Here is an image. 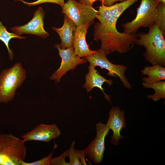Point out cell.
Masks as SVG:
<instances>
[{"mask_svg": "<svg viewBox=\"0 0 165 165\" xmlns=\"http://www.w3.org/2000/svg\"><path fill=\"white\" fill-rule=\"evenodd\" d=\"M126 0H103L101 3L105 6H109L114 4L116 2L118 1L122 2Z\"/></svg>", "mask_w": 165, "mask_h": 165, "instance_id": "obj_26", "label": "cell"}, {"mask_svg": "<svg viewBox=\"0 0 165 165\" xmlns=\"http://www.w3.org/2000/svg\"><path fill=\"white\" fill-rule=\"evenodd\" d=\"M61 133V130L56 124L41 123L23 134L21 138L25 142L28 141H37L48 143L59 137Z\"/></svg>", "mask_w": 165, "mask_h": 165, "instance_id": "obj_11", "label": "cell"}, {"mask_svg": "<svg viewBox=\"0 0 165 165\" xmlns=\"http://www.w3.org/2000/svg\"><path fill=\"white\" fill-rule=\"evenodd\" d=\"M62 9L61 13L69 17L76 26L82 24L91 25L99 13L92 6L76 0H68Z\"/></svg>", "mask_w": 165, "mask_h": 165, "instance_id": "obj_6", "label": "cell"}, {"mask_svg": "<svg viewBox=\"0 0 165 165\" xmlns=\"http://www.w3.org/2000/svg\"><path fill=\"white\" fill-rule=\"evenodd\" d=\"M138 0H127L107 6L111 14L118 20L127 9Z\"/></svg>", "mask_w": 165, "mask_h": 165, "instance_id": "obj_19", "label": "cell"}, {"mask_svg": "<svg viewBox=\"0 0 165 165\" xmlns=\"http://www.w3.org/2000/svg\"><path fill=\"white\" fill-rule=\"evenodd\" d=\"M64 24L60 28L53 27L52 29L59 35L61 39L60 46L62 49L69 48L73 46L77 26L68 16L64 15Z\"/></svg>", "mask_w": 165, "mask_h": 165, "instance_id": "obj_13", "label": "cell"}, {"mask_svg": "<svg viewBox=\"0 0 165 165\" xmlns=\"http://www.w3.org/2000/svg\"><path fill=\"white\" fill-rule=\"evenodd\" d=\"M75 142L73 141L70 147L68 149V155L69 159L70 165H81L79 156L76 150L75 149Z\"/></svg>", "mask_w": 165, "mask_h": 165, "instance_id": "obj_21", "label": "cell"}, {"mask_svg": "<svg viewBox=\"0 0 165 165\" xmlns=\"http://www.w3.org/2000/svg\"><path fill=\"white\" fill-rule=\"evenodd\" d=\"M13 38L22 39H25L26 37L17 35L12 32H9L7 30L6 27L0 21V40L2 41L6 46L8 51L9 58L10 60L13 59L14 54L9 47V43L10 40Z\"/></svg>", "mask_w": 165, "mask_h": 165, "instance_id": "obj_18", "label": "cell"}, {"mask_svg": "<svg viewBox=\"0 0 165 165\" xmlns=\"http://www.w3.org/2000/svg\"><path fill=\"white\" fill-rule=\"evenodd\" d=\"M78 1L81 3L84 4L92 6L94 2L97 1L99 0L101 2L103 0H78Z\"/></svg>", "mask_w": 165, "mask_h": 165, "instance_id": "obj_27", "label": "cell"}, {"mask_svg": "<svg viewBox=\"0 0 165 165\" xmlns=\"http://www.w3.org/2000/svg\"><path fill=\"white\" fill-rule=\"evenodd\" d=\"M90 25L82 24L76 27L73 46L75 53L80 58L93 54L96 51L90 49L86 41L87 30Z\"/></svg>", "mask_w": 165, "mask_h": 165, "instance_id": "obj_14", "label": "cell"}, {"mask_svg": "<svg viewBox=\"0 0 165 165\" xmlns=\"http://www.w3.org/2000/svg\"><path fill=\"white\" fill-rule=\"evenodd\" d=\"M21 1L24 4L27 5L29 6H34L42 3L50 2L57 4L62 8L65 3L64 0H37L32 2H28L23 0H16Z\"/></svg>", "mask_w": 165, "mask_h": 165, "instance_id": "obj_22", "label": "cell"}, {"mask_svg": "<svg viewBox=\"0 0 165 165\" xmlns=\"http://www.w3.org/2000/svg\"><path fill=\"white\" fill-rule=\"evenodd\" d=\"M75 150L79 154L80 159V162L82 165H86L85 160L86 154L83 150H78L77 149H75Z\"/></svg>", "mask_w": 165, "mask_h": 165, "instance_id": "obj_25", "label": "cell"}, {"mask_svg": "<svg viewBox=\"0 0 165 165\" xmlns=\"http://www.w3.org/2000/svg\"><path fill=\"white\" fill-rule=\"evenodd\" d=\"M96 134L94 139L83 150L88 157L95 164L102 160L105 150V138L109 129L101 122L96 124Z\"/></svg>", "mask_w": 165, "mask_h": 165, "instance_id": "obj_10", "label": "cell"}, {"mask_svg": "<svg viewBox=\"0 0 165 165\" xmlns=\"http://www.w3.org/2000/svg\"><path fill=\"white\" fill-rule=\"evenodd\" d=\"M54 47L57 49L61 58V62L59 68L55 71L50 77L54 80L56 84L59 82L62 77L69 70L73 71L76 66L80 64L86 63L87 61L84 57L81 59L74 52L73 46L69 48L62 49L60 44H57Z\"/></svg>", "mask_w": 165, "mask_h": 165, "instance_id": "obj_8", "label": "cell"}, {"mask_svg": "<svg viewBox=\"0 0 165 165\" xmlns=\"http://www.w3.org/2000/svg\"><path fill=\"white\" fill-rule=\"evenodd\" d=\"M148 32L138 33L135 44L145 49L143 55L145 61L152 65L165 66V34L156 24L149 28Z\"/></svg>", "mask_w": 165, "mask_h": 165, "instance_id": "obj_2", "label": "cell"}, {"mask_svg": "<svg viewBox=\"0 0 165 165\" xmlns=\"http://www.w3.org/2000/svg\"><path fill=\"white\" fill-rule=\"evenodd\" d=\"M68 149L67 150L60 156L52 158L51 160L52 165H70L69 163L66 162L65 158L68 156Z\"/></svg>", "mask_w": 165, "mask_h": 165, "instance_id": "obj_24", "label": "cell"}, {"mask_svg": "<svg viewBox=\"0 0 165 165\" xmlns=\"http://www.w3.org/2000/svg\"><path fill=\"white\" fill-rule=\"evenodd\" d=\"M53 154V153L51 152L47 156L33 162L28 163L23 161L20 165H50Z\"/></svg>", "mask_w": 165, "mask_h": 165, "instance_id": "obj_23", "label": "cell"}, {"mask_svg": "<svg viewBox=\"0 0 165 165\" xmlns=\"http://www.w3.org/2000/svg\"><path fill=\"white\" fill-rule=\"evenodd\" d=\"M94 26V40L101 41L100 49L108 55L117 52L121 54L130 51L138 39L136 34L120 33L117 30V20L111 14L107 6L101 3Z\"/></svg>", "mask_w": 165, "mask_h": 165, "instance_id": "obj_1", "label": "cell"}, {"mask_svg": "<svg viewBox=\"0 0 165 165\" xmlns=\"http://www.w3.org/2000/svg\"><path fill=\"white\" fill-rule=\"evenodd\" d=\"M89 72L85 75L86 82L83 87L88 92L90 91L94 87L100 89L104 94L105 97L111 103L110 97L104 92L102 85L104 82L111 86L113 83L111 79H108L101 76L98 72L90 65L88 67Z\"/></svg>", "mask_w": 165, "mask_h": 165, "instance_id": "obj_15", "label": "cell"}, {"mask_svg": "<svg viewBox=\"0 0 165 165\" xmlns=\"http://www.w3.org/2000/svg\"><path fill=\"white\" fill-rule=\"evenodd\" d=\"M15 0V1H16V0Z\"/></svg>", "mask_w": 165, "mask_h": 165, "instance_id": "obj_29", "label": "cell"}, {"mask_svg": "<svg viewBox=\"0 0 165 165\" xmlns=\"http://www.w3.org/2000/svg\"><path fill=\"white\" fill-rule=\"evenodd\" d=\"M45 14L43 9L39 7L34 12L32 19L23 25L14 26L9 29L12 32L19 35L31 34L45 38L49 35V33L44 28V20Z\"/></svg>", "mask_w": 165, "mask_h": 165, "instance_id": "obj_9", "label": "cell"}, {"mask_svg": "<svg viewBox=\"0 0 165 165\" xmlns=\"http://www.w3.org/2000/svg\"><path fill=\"white\" fill-rule=\"evenodd\" d=\"M26 70L20 62L5 69L0 74V102L7 103L14 98L16 90L24 82Z\"/></svg>", "mask_w": 165, "mask_h": 165, "instance_id": "obj_3", "label": "cell"}, {"mask_svg": "<svg viewBox=\"0 0 165 165\" xmlns=\"http://www.w3.org/2000/svg\"><path fill=\"white\" fill-rule=\"evenodd\" d=\"M24 143L12 134H0V165H20L26 156Z\"/></svg>", "mask_w": 165, "mask_h": 165, "instance_id": "obj_4", "label": "cell"}, {"mask_svg": "<svg viewBox=\"0 0 165 165\" xmlns=\"http://www.w3.org/2000/svg\"><path fill=\"white\" fill-rule=\"evenodd\" d=\"M157 2L158 3H161L165 4V0H157Z\"/></svg>", "mask_w": 165, "mask_h": 165, "instance_id": "obj_28", "label": "cell"}, {"mask_svg": "<svg viewBox=\"0 0 165 165\" xmlns=\"http://www.w3.org/2000/svg\"><path fill=\"white\" fill-rule=\"evenodd\" d=\"M109 117L106 125L113 131L111 137V142L113 145H117L120 142L119 140L125 138L120 134L123 129L126 126L123 110H121L118 106L112 107L109 112Z\"/></svg>", "mask_w": 165, "mask_h": 165, "instance_id": "obj_12", "label": "cell"}, {"mask_svg": "<svg viewBox=\"0 0 165 165\" xmlns=\"http://www.w3.org/2000/svg\"><path fill=\"white\" fill-rule=\"evenodd\" d=\"M142 84L144 88H151L154 90L153 94L147 95L148 99H152L154 102H156L161 99L165 98V81H160L152 83H147L143 82Z\"/></svg>", "mask_w": 165, "mask_h": 165, "instance_id": "obj_17", "label": "cell"}, {"mask_svg": "<svg viewBox=\"0 0 165 165\" xmlns=\"http://www.w3.org/2000/svg\"><path fill=\"white\" fill-rule=\"evenodd\" d=\"M141 73L143 75L148 76L142 78L143 82L147 83H152L165 79V68L159 65L145 66L141 70Z\"/></svg>", "mask_w": 165, "mask_h": 165, "instance_id": "obj_16", "label": "cell"}, {"mask_svg": "<svg viewBox=\"0 0 165 165\" xmlns=\"http://www.w3.org/2000/svg\"><path fill=\"white\" fill-rule=\"evenodd\" d=\"M156 24L164 33L165 31V4L159 3L157 6Z\"/></svg>", "mask_w": 165, "mask_h": 165, "instance_id": "obj_20", "label": "cell"}, {"mask_svg": "<svg viewBox=\"0 0 165 165\" xmlns=\"http://www.w3.org/2000/svg\"><path fill=\"white\" fill-rule=\"evenodd\" d=\"M107 55L102 50L99 49L93 54L84 57L90 63V65L95 68L96 66L100 67L102 69L108 71V75L115 78L118 77L120 79L124 86L127 89L132 88L125 73L128 68L123 64H116L110 62L107 57Z\"/></svg>", "mask_w": 165, "mask_h": 165, "instance_id": "obj_7", "label": "cell"}, {"mask_svg": "<svg viewBox=\"0 0 165 165\" xmlns=\"http://www.w3.org/2000/svg\"><path fill=\"white\" fill-rule=\"evenodd\" d=\"M157 0H141L135 18L131 21L122 24L123 33L134 34L140 27H150L156 24Z\"/></svg>", "mask_w": 165, "mask_h": 165, "instance_id": "obj_5", "label": "cell"}]
</instances>
